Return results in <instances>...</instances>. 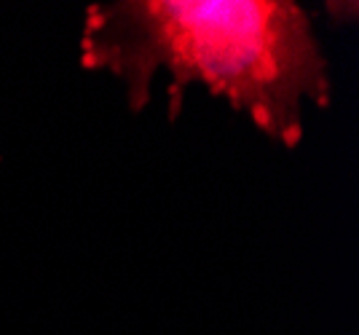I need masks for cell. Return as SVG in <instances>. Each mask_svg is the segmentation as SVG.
<instances>
[{
	"label": "cell",
	"instance_id": "cell-1",
	"mask_svg": "<svg viewBox=\"0 0 359 335\" xmlns=\"http://www.w3.org/2000/svg\"><path fill=\"white\" fill-rule=\"evenodd\" d=\"M81 64L126 83L132 110L148 102L150 78L166 67L169 118H177L188 81H204L250 113L271 139L295 148L300 102L330 105L327 62L306 11L290 0H129L89 6Z\"/></svg>",
	"mask_w": 359,
	"mask_h": 335
}]
</instances>
